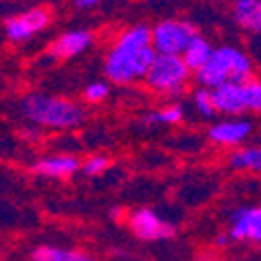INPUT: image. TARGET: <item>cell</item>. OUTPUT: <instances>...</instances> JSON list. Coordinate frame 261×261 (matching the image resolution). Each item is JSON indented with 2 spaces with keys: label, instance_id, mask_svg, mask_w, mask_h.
Masks as SVG:
<instances>
[{
  "label": "cell",
  "instance_id": "1",
  "mask_svg": "<svg viewBox=\"0 0 261 261\" xmlns=\"http://www.w3.org/2000/svg\"><path fill=\"white\" fill-rule=\"evenodd\" d=\"M158 52L151 44V27L145 23L130 25L114 38L104 58V75L116 85L143 81Z\"/></svg>",
  "mask_w": 261,
  "mask_h": 261
},
{
  "label": "cell",
  "instance_id": "2",
  "mask_svg": "<svg viewBox=\"0 0 261 261\" xmlns=\"http://www.w3.org/2000/svg\"><path fill=\"white\" fill-rule=\"evenodd\" d=\"M21 112L31 124L52 130H73L85 120V110L79 102L46 91H29L23 95Z\"/></svg>",
  "mask_w": 261,
  "mask_h": 261
},
{
  "label": "cell",
  "instance_id": "3",
  "mask_svg": "<svg viewBox=\"0 0 261 261\" xmlns=\"http://www.w3.org/2000/svg\"><path fill=\"white\" fill-rule=\"evenodd\" d=\"M253 77H255V62L251 54L230 44L216 46L210 62L197 73H193V81L199 87H207V89H216L228 81L247 83Z\"/></svg>",
  "mask_w": 261,
  "mask_h": 261
},
{
  "label": "cell",
  "instance_id": "4",
  "mask_svg": "<svg viewBox=\"0 0 261 261\" xmlns=\"http://www.w3.org/2000/svg\"><path fill=\"white\" fill-rule=\"evenodd\" d=\"M191 79H193V71L187 67L182 56L158 54L143 81L158 95L176 97V95L185 93Z\"/></svg>",
  "mask_w": 261,
  "mask_h": 261
},
{
  "label": "cell",
  "instance_id": "5",
  "mask_svg": "<svg viewBox=\"0 0 261 261\" xmlns=\"http://www.w3.org/2000/svg\"><path fill=\"white\" fill-rule=\"evenodd\" d=\"M197 29L185 19H162L151 27V44L158 54H178L187 50Z\"/></svg>",
  "mask_w": 261,
  "mask_h": 261
},
{
  "label": "cell",
  "instance_id": "6",
  "mask_svg": "<svg viewBox=\"0 0 261 261\" xmlns=\"http://www.w3.org/2000/svg\"><path fill=\"white\" fill-rule=\"evenodd\" d=\"M52 15L46 7H31L23 13H17L13 17H9L3 25L5 29V36L9 42L13 44H23L29 42L31 38H36L38 34L50 25Z\"/></svg>",
  "mask_w": 261,
  "mask_h": 261
},
{
  "label": "cell",
  "instance_id": "7",
  "mask_svg": "<svg viewBox=\"0 0 261 261\" xmlns=\"http://www.w3.org/2000/svg\"><path fill=\"white\" fill-rule=\"evenodd\" d=\"M126 226L130 234L145 243L166 241V239H172L176 232V228L164 218H160L151 207H139L135 212H130L126 218Z\"/></svg>",
  "mask_w": 261,
  "mask_h": 261
},
{
  "label": "cell",
  "instance_id": "8",
  "mask_svg": "<svg viewBox=\"0 0 261 261\" xmlns=\"http://www.w3.org/2000/svg\"><path fill=\"white\" fill-rule=\"evenodd\" d=\"M255 130V124L249 118L243 116H226L222 120H216L207 128V139L226 149H239L243 147Z\"/></svg>",
  "mask_w": 261,
  "mask_h": 261
},
{
  "label": "cell",
  "instance_id": "9",
  "mask_svg": "<svg viewBox=\"0 0 261 261\" xmlns=\"http://www.w3.org/2000/svg\"><path fill=\"white\" fill-rule=\"evenodd\" d=\"M234 243H253L261 247V203L239 205L228 214V228Z\"/></svg>",
  "mask_w": 261,
  "mask_h": 261
},
{
  "label": "cell",
  "instance_id": "10",
  "mask_svg": "<svg viewBox=\"0 0 261 261\" xmlns=\"http://www.w3.org/2000/svg\"><path fill=\"white\" fill-rule=\"evenodd\" d=\"M93 44V34L89 29H83V27H77V29H69L60 34L48 48V54L50 58L54 60H69V58H75L83 52H87Z\"/></svg>",
  "mask_w": 261,
  "mask_h": 261
},
{
  "label": "cell",
  "instance_id": "11",
  "mask_svg": "<svg viewBox=\"0 0 261 261\" xmlns=\"http://www.w3.org/2000/svg\"><path fill=\"white\" fill-rule=\"evenodd\" d=\"M38 176L44 178H71L73 174H77L81 170V160L73 153H52V155H44L40 158L34 166H31Z\"/></svg>",
  "mask_w": 261,
  "mask_h": 261
},
{
  "label": "cell",
  "instance_id": "12",
  "mask_svg": "<svg viewBox=\"0 0 261 261\" xmlns=\"http://www.w3.org/2000/svg\"><path fill=\"white\" fill-rule=\"evenodd\" d=\"M212 93H214V104H216L218 114H222V116H243L247 112L243 83L228 81V83L212 89Z\"/></svg>",
  "mask_w": 261,
  "mask_h": 261
},
{
  "label": "cell",
  "instance_id": "13",
  "mask_svg": "<svg viewBox=\"0 0 261 261\" xmlns=\"http://www.w3.org/2000/svg\"><path fill=\"white\" fill-rule=\"evenodd\" d=\"M234 23L251 36H261V0H232Z\"/></svg>",
  "mask_w": 261,
  "mask_h": 261
},
{
  "label": "cell",
  "instance_id": "14",
  "mask_svg": "<svg viewBox=\"0 0 261 261\" xmlns=\"http://www.w3.org/2000/svg\"><path fill=\"white\" fill-rule=\"evenodd\" d=\"M228 166L237 172L261 174V145H243L228 155Z\"/></svg>",
  "mask_w": 261,
  "mask_h": 261
},
{
  "label": "cell",
  "instance_id": "15",
  "mask_svg": "<svg viewBox=\"0 0 261 261\" xmlns=\"http://www.w3.org/2000/svg\"><path fill=\"white\" fill-rule=\"evenodd\" d=\"M214 50H216V46H212V42L207 38L197 34L191 40V44L187 46V50L182 52V58L187 62V67L193 73H197L199 69H203L205 64L210 62V58L214 56Z\"/></svg>",
  "mask_w": 261,
  "mask_h": 261
},
{
  "label": "cell",
  "instance_id": "16",
  "mask_svg": "<svg viewBox=\"0 0 261 261\" xmlns=\"http://www.w3.org/2000/svg\"><path fill=\"white\" fill-rule=\"evenodd\" d=\"M34 261H95L89 253L77 249H60L52 245H42L31 251Z\"/></svg>",
  "mask_w": 261,
  "mask_h": 261
},
{
  "label": "cell",
  "instance_id": "17",
  "mask_svg": "<svg viewBox=\"0 0 261 261\" xmlns=\"http://www.w3.org/2000/svg\"><path fill=\"white\" fill-rule=\"evenodd\" d=\"M182 118H185V108L178 102H170L166 106L145 114L143 124H168V126H172V124H180Z\"/></svg>",
  "mask_w": 261,
  "mask_h": 261
},
{
  "label": "cell",
  "instance_id": "18",
  "mask_svg": "<svg viewBox=\"0 0 261 261\" xmlns=\"http://www.w3.org/2000/svg\"><path fill=\"white\" fill-rule=\"evenodd\" d=\"M193 108L201 118L205 120H214L218 116L216 104H214V93L207 87H197L193 91Z\"/></svg>",
  "mask_w": 261,
  "mask_h": 261
},
{
  "label": "cell",
  "instance_id": "19",
  "mask_svg": "<svg viewBox=\"0 0 261 261\" xmlns=\"http://www.w3.org/2000/svg\"><path fill=\"white\" fill-rule=\"evenodd\" d=\"M243 91H245L247 112L261 114V79H257V77L249 79L247 83H243Z\"/></svg>",
  "mask_w": 261,
  "mask_h": 261
},
{
  "label": "cell",
  "instance_id": "20",
  "mask_svg": "<svg viewBox=\"0 0 261 261\" xmlns=\"http://www.w3.org/2000/svg\"><path fill=\"white\" fill-rule=\"evenodd\" d=\"M110 158L104 153H91L81 162V172L85 176H102L110 168Z\"/></svg>",
  "mask_w": 261,
  "mask_h": 261
},
{
  "label": "cell",
  "instance_id": "21",
  "mask_svg": "<svg viewBox=\"0 0 261 261\" xmlns=\"http://www.w3.org/2000/svg\"><path fill=\"white\" fill-rule=\"evenodd\" d=\"M108 95H110L108 81H91L83 89V97H85V102H89V104H102Z\"/></svg>",
  "mask_w": 261,
  "mask_h": 261
},
{
  "label": "cell",
  "instance_id": "22",
  "mask_svg": "<svg viewBox=\"0 0 261 261\" xmlns=\"http://www.w3.org/2000/svg\"><path fill=\"white\" fill-rule=\"evenodd\" d=\"M230 243H232V239H230V234H228V232H218V234L214 237V245H216L218 249H226Z\"/></svg>",
  "mask_w": 261,
  "mask_h": 261
},
{
  "label": "cell",
  "instance_id": "23",
  "mask_svg": "<svg viewBox=\"0 0 261 261\" xmlns=\"http://www.w3.org/2000/svg\"><path fill=\"white\" fill-rule=\"evenodd\" d=\"M77 9H93L102 3V0H73Z\"/></svg>",
  "mask_w": 261,
  "mask_h": 261
},
{
  "label": "cell",
  "instance_id": "24",
  "mask_svg": "<svg viewBox=\"0 0 261 261\" xmlns=\"http://www.w3.org/2000/svg\"><path fill=\"white\" fill-rule=\"evenodd\" d=\"M112 220H120L122 218V207H110V214H108Z\"/></svg>",
  "mask_w": 261,
  "mask_h": 261
},
{
  "label": "cell",
  "instance_id": "25",
  "mask_svg": "<svg viewBox=\"0 0 261 261\" xmlns=\"http://www.w3.org/2000/svg\"><path fill=\"white\" fill-rule=\"evenodd\" d=\"M199 261H228V259L222 257V255H205V257H201Z\"/></svg>",
  "mask_w": 261,
  "mask_h": 261
},
{
  "label": "cell",
  "instance_id": "26",
  "mask_svg": "<svg viewBox=\"0 0 261 261\" xmlns=\"http://www.w3.org/2000/svg\"><path fill=\"white\" fill-rule=\"evenodd\" d=\"M0 259H3V255H0Z\"/></svg>",
  "mask_w": 261,
  "mask_h": 261
}]
</instances>
